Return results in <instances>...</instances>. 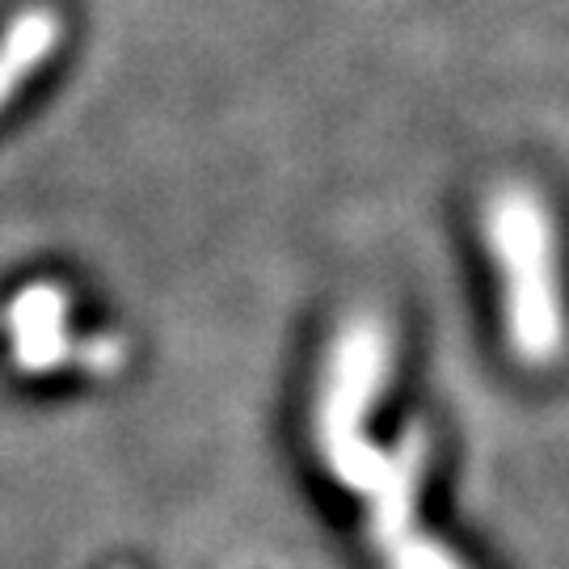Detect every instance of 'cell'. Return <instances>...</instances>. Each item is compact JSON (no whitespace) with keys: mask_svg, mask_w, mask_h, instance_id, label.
Instances as JSON below:
<instances>
[{"mask_svg":"<svg viewBox=\"0 0 569 569\" xmlns=\"http://www.w3.org/2000/svg\"><path fill=\"white\" fill-rule=\"evenodd\" d=\"M56 42H60V18L51 9H26L9 21V30L0 39V110L51 60Z\"/></svg>","mask_w":569,"mask_h":569,"instance_id":"4","label":"cell"},{"mask_svg":"<svg viewBox=\"0 0 569 569\" xmlns=\"http://www.w3.org/2000/svg\"><path fill=\"white\" fill-rule=\"evenodd\" d=\"M9 346L21 376H51L72 359L68 296L56 283H30L9 305Z\"/></svg>","mask_w":569,"mask_h":569,"instance_id":"3","label":"cell"},{"mask_svg":"<svg viewBox=\"0 0 569 569\" xmlns=\"http://www.w3.org/2000/svg\"><path fill=\"white\" fill-rule=\"evenodd\" d=\"M486 232L507 279L510 346L523 363H549L566 338L549 211L528 186H502L486 207Z\"/></svg>","mask_w":569,"mask_h":569,"instance_id":"1","label":"cell"},{"mask_svg":"<svg viewBox=\"0 0 569 569\" xmlns=\"http://www.w3.org/2000/svg\"><path fill=\"white\" fill-rule=\"evenodd\" d=\"M388 376V333L376 321H355L346 329L326 367L317 401V448L329 472L355 493H371L388 477L392 451L367 439V413Z\"/></svg>","mask_w":569,"mask_h":569,"instance_id":"2","label":"cell"}]
</instances>
